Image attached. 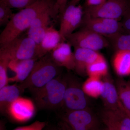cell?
<instances>
[{"instance_id": "1", "label": "cell", "mask_w": 130, "mask_h": 130, "mask_svg": "<svg viewBox=\"0 0 130 130\" xmlns=\"http://www.w3.org/2000/svg\"><path fill=\"white\" fill-rule=\"evenodd\" d=\"M56 0H40L14 13L0 35V45L21 35L38 16L54 7Z\"/></svg>"}, {"instance_id": "2", "label": "cell", "mask_w": 130, "mask_h": 130, "mask_svg": "<svg viewBox=\"0 0 130 130\" xmlns=\"http://www.w3.org/2000/svg\"><path fill=\"white\" fill-rule=\"evenodd\" d=\"M66 85L64 76L61 74L44 86L29 91L39 109L57 110L61 109Z\"/></svg>"}, {"instance_id": "3", "label": "cell", "mask_w": 130, "mask_h": 130, "mask_svg": "<svg viewBox=\"0 0 130 130\" xmlns=\"http://www.w3.org/2000/svg\"><path fill=\"white\" fill-rule=\"evenodd\" d=\"M62 67L52 59L50 53L38 59L35 62L28 77L19 83L22 93L26 89L30 90L44 86L54 78L62 74Z\"/></svg>"}, {"instance_id": "4", "label": "cell", "mask_w": 130, "mask_h": 130, "mask_svg": "<svg viewBox=\"0 0 130 130\" xmlns=\"http://www.w3.org/2000/svg\"><path fill=\"white\" fill-rule=\"evenodd\" d=\"M66 88L61 109L63 112L89 109L88 100L77 78L71 73L64 75Z\"/></svg>"}, {"instance_id": "5", "label": "cell", "mask_w": 130, "mask_h": 130, "mask_svg": "<svg viewBox=\"0 0 130 130\" xmlns=\"http://www.w3.org/2000/svg\"><path fill=\"white\" fill-rule=\"evenodd\" d=\"M36 46L35 42L27 35H21L0 45V54L8 56L11 60L37 59Z\"/></svg>"}, {"instance_id": "6", "label": "cell", "mask_w": 130, "mask_h": 130, "mask_svg": "<svg viewBox=\"0 0 130 130\" xmlns=\"http://www.w3.org/2000/svg\"><path fill=\"white\" fill-rule=\"evenodd\" d=\"M60 118L69 130H98L101 127L97 116L90 109L63 112Z\"/></svg>"}, {"instance_id": "7", "label": "cell", "mask_w": 130, "mask_h": 130, "mask_svg": "<svg viewBox=\"0 0 130 130\" xmlns=\"http://www.w3.org/2000/svg\"><path fill=\"white\" fill-rule=\"evenodd\" d=\"M66 40L74 48H85L96 51L109 45V42L105 37L84 28L73 32Z\"/></svg>"}, {"instance_id": "8", "label": "cell", "mask_w": 130, "mask_h": 130, "mask_svg": "<svg viewBox=\"0 0 130 130\" xmlns=\"http://www.w3.org/2000/svg\"><path fill=\"white\" fill-rule=\"evenodd\" d=\"M130 7V0H107L98 6L86 7L84 14L119 20L122 19Z\"/></svg>"}, {"instance_id": "9", "label": "cell", "mask_w": 130, "mask_h": 130, "mask_svg": "<svg viewBox=\"0 0 130 130\" xmlns=\"http://www.w3.org/2000/svg\"><path fill=\"white\" fill-rule=\"evenodd\" d=\"M84 28L105 37L123 32L121 22L119 20L105 18L91 17L84 14L81 25Z\"/></svg>"}, {"instance_id": "10", "label": "cell", "mask_w": 130, "mask_h": 130, "mask_svg": "<svg viewBox=\"0 0 130 130\" xmlns=\"http://www.w3.org/2000/svg\"><path fill=\"white\" fill-rule=\"evenodd\" d=\"M84 13L83 8L81 5L68 4L60 16V23L59 31L63 41L81 26Z\"/></svg>"}, {"instance_id": "11", "label": "cell", "mask_w": 130, "mask_h": 130, "mask_svg": "<svg viewBox=\"0 0 130 130\" xmlns=\"http://www.w3.org/2000/svg\"><path fill=\"white\" fill-rule=\"evenodd\" d=\"M35 113V105L32 100L20 96L8 107L6 115L13 121L23 123L31 119Z\"/></svg>"}, {"instance_id": "12", "label": "cell", "mask_w": 130, "mask_h": 130, "mask_svg": "<svg viewBox=\"0 0 130 130\" xmlns=\"http://www.w3.org/2000/svg\"><path fill=\"white\" fill-rule=\"evenodd\" d=\"M56 16L54 7L38 16L27 30V35L38 45L50 26L51 19Z\"/></svg>"}, {"instance_id": "13", "label": "cell", "mask_w": 130, "mask_h": 130, "mask_svg": "<svg viewBox=\"0 0 130 130\" xmlns=\"http://www.w3.org/2000/svg\"><path fill=\"white\" fill-rule=\"evenodd\" d=\"M71 47L67 42H62L50 52L54 62L59 66L68 70H74L75 68L74 54Z\"/></svg>"}, {"instance_id": "14", "label": "cell", "mask_w": 130, "mask_h": 130, "mask_svg": "<svg viewBox=\"0 0 130 130\" xmlns=\"http://www.w3.org/2000/svg\"><path fill=\"white\" fill-rule=\"evenodd\" d=\"M107 75L104 77V79L102 81L100 96L101 97L106 109L115 111L120 108V101L116 86Z\"/></svg>"}, {"instance_id": "15", "label": "cell", "mask_w": 130, "mask_h": 130, "mask_svg": "<svg viewBox=\"0 0 130 130\" xmlns=\"http://www.w3.org/2000/svg\"><path fill=\"white\" fill-rule=\"evenodd\" d=\"M74 71L80 76L86 74V68L91 63L103 56L98 51L83 48H74Z\"/></svg>"}, {"instance_id": "16", "label": "cell", "mask_w": 130, "mask_h": 130, "mask_svg": "<svg viewBox=\"0 0 130 130\" xmlns=\"http://www.w3.org/2000/svg\"><path fill=\"white\" fill-rule=\"evenodd\" d=\"M63 41L59 30L53 26L48 28L41 41L36 46V56L38 59L50 53Z\"/></svg>"}, {"instance_id": "17", "label": "cell", "mask_w": 130, "mask_h": 130, "mask_svg": "<svg viewBox=\"0 0 130 130\" xmlns=\"http://www.w3.org/2000/svg\"><path fill=\"white\" fill-rule=\"evenodd\" d=\"M38 59L12 60L9 62V68L15 73L13 76L9 78V83H20L24 81L30 74L35 62Z\"/></svg>"}, {"instance_id": "18", "label": "cell", "mask_w": 130, "mask_h": 130, "mask_svg": "<svg viewBox=\"0 0 130 130\" xmlns=\"http://www.w3.org/2000/svg\"><path fill=\"white\" fill-rule=\"evenodd\" d=\"M101 119L103 122L109 123L117 130H130V117L120 107L115 111L105 109Z\"/></svg>"}, {"instance_id": "19", "label": "cell", "mask_w": 130, "mask_h": 130, "mask_svg": "<svg viewBox=\"0 0 130 130\" xmlns=\"http://www.w3.org/2000/svg\"><path fill=\"white\" fill-rule=\"evenodd\" d=\"M22 92L16 84L6 85L0 89V111L6 115L8 107L20 96Z\"/></svg>"}, {"instance_id": "20", "label": "cell", "mask_w": 130, "mask_h": 130, "mask_svg": "<svg viewBox=\"0 0 130 130\" xmlns=\"http://www.w3.org/2000/svg\"><path fill=\"white\" fill-rule=\"evenodd\" d=\"M114 69L120 76L130 75V51L118 50L113 60Z\"/></svg>"}, {"instance_id": "21", "label": "cell", "mask_w": 130, "mask_h": 130, "mask_svg": "<svg viewBox=\"0 0 130 130\" xmlns=\"http://www.w3.org/2000/svg\"><path fill=\"white\" fill-rule=\"evenodd\" d=\"M108 73L107 64L103 56L89 65L86 68V74L89 77L101 78L107 76Z\"/></svg>"}, {"instance_id": "22", "label": "cell", "mask_w": 130, "mask_h": 130, "mask_svg": "<svg viewBox=\"0 0 130 130\" xmlns=\"http://www.w3.org/2000/svg\"><path fill=\"white\" fill-rule=\"evenodd\" d=\"M102 85L100 78L89 77L82 85V88L87 95L96 98L100 96Z\"/></svg>"}, {"instance_id": "23", "label": "cell", "mask_w": 130, "mask_h": 130, "mask_svg": "<svg viewBox=\"0 0 130 130\" xmlns=\"http://www.w3.org/2000/svg\"><path fill=\"white\" fill-rule=\"evenodd\" d=\"M116 88L120 100L123 106L130 111V83L123 79L116 81Z\"/></svg>"}, {"instance_id": "24", "label": "cell", "mask_w": 130, "mask_h": 130, "mask_svg": "<svg viewBox=\"0 0 130 130\" xmlns=\"http://www.w3.org/2000/svg\"><path fill=\"white\" fill-rule=\"evenodd\" d=\"M107 38L117 51H130V34L119 32Z\"/></svg>"}, {"instance_id": "25", "label": "cell", "mask_w": 130, "mask_h": 130, "mask_svg": "<svg viewBox=\"0 0 130 130\" xmlns=\"http://www.w3.org/2000/svg\"><path fill=\"white\" fill-rule=\"evenodd\" d=\"M11 61L8 56L0 54V89L7 85L9 83L7 71Z\"/></svg>"}, {"instance_id": "26", "label": "cell", "mask_w": 130, "mask_h": 130, "mask_svg": "<svg viewBox=\"0 0 130 130\" xmlns=\"http://www.w3.org/2000/svg\"><path fill=\"white\" fill-rule=\"evenodd\" d=\"M12 8L5 3L0 1V26H6L13 16Z\"/></svg>"}, {"instance_id": "27", "label": "cell", "mask_w": 130, "mask_h": 130, "mask_svg": "<svg viewBox=\"0 0 130 130\" xmlns=\"http://www.w3.org/2000/svg\"><path fill=\"white\" fill-rule=\"evenodd\" d=\"M11 8L22 9L29 6L40 0H0Z\"/></svg>"}, {"instance_id": "28", "label": "cell", "mask_w": 130, "mask_h": 130, "mask_svg": "<svg viewBox=\"0 0 130 130\" xmlns=\"http://www.w3.org/2000/svg\"><path fill=\"white\" fill-rule=\"evenodd\" d=\"M68 0H56L54 10L56 16L59 14L60 16L64 11L68 4Z\"/></svg>"}, {"instance_id": "29", "label": "cell", "mask_w": 130, "mask_h": 130, "mask_svg": "<svg viewBox=\"0 0 130 130\" xmlns=\"http://www.w3.org/2000/svg\"><path fill=\"white\" fill-rule=\"evenodd\" d=\"M121 23L124 33L130 34V7L122 18Z\"/></svg>"}, {"instance_id": "30", "label": "cell", "mask_w": 130, "mask_h": 130, "mask_svg": "<svg viewBox=\"0 0 130 130\" xmlns=\"http://www.w3.org/2000/svg\"><path fill=\"white\" fill-rule=\"evenodd\" d=\"M107 0H86L85 2L86 7L95 6L101 5Z\"/></svg>"}, {"instance_id": "31", "label": "cell", "mask_w": 130, "mask_h": 130, "mask_svg": "<svg viewBox=\"0 0 130 130\" xmlns=\"http://www.w3.org/2000/svg\"><path fill=\"white\" fill-rule=\"evenodd\" d=\"M32 128V124L25 126H20L13 130H31Z\"/></svg>"}, {"instance_id": "32", "label": "cell", "mask_w": 130, "mask_h": 130, "mask_svg": "<svg viewBox=\"0 0 130 130\" xmlns=\"http://www.w3.org/2000/svg\"><path fill=\"white\" fill-rule=\"evenodd\" d=\"M103 123H104V124H105L106 130H117L112 125L109 123L106 122H103Z\"/></svg>"}, {"instance_id": "33", "label": "cell", "mask_w": 130, "mask_h": 130, "mask_svg": "<svg viewBox=\"0 0 130 130\" xmlns=\"http://www.w3.org/2000/svg\"><path fill=\"white\" fill-rule=\"evenodd\" d=\"M120 107H121V108L123 109V110L127 114L128 116H129L130 117V111L129 110H128V109H127V108H126L125 107L123 106V104L121 103V101H120Z\"/></svg>"}, {"instance_id": "34", "label": "cell", "mask_w": 130, "mask_h": 130, "mask_svg": "<svg viewBox=\"0 0 130 130\" xmlns=\"http://www.w3.org/2000/svg\"><path fill=\"white\" fill-rule=\"evenodd\" d=\"M81 0H71L70 2H69V4H71V5H78L79 2Z\"/></svg>"}, {"instance_id": "35", "label": "cell", "mask_w": 130, "mask_h": 130, "mask_svg": "<svg viewBox=\"0 0 130 130\" xmlns=\"http://www.w3.org/2000/svg\"><path fill=\"white\" fill-rule=\"evenodd\" d=\"M59 124H60V125L61 126V127H62V128H63V130H69L67 128L66 126L64 125V124H63V123H61V122H60Z\"/></svg>"}, {"instance_id": "36", "label": "cell", "mask_w": 130, "mask_h": 130, "mask_svg": "<svg viewBox=\"0 0 130 130\" xmlns=\"http://www.w3.org/2000/svg\"><path fill=\"white\" fill-rule=\"evenodd\" d=\"M98 130H106V127H105V128H102L101 127V128H100V129H99Z\"/></svg>"}, {"instance_id": "37", "label": "cell", "mask_w": 130, "mask_h": 130, "mask_svg": "<svg viewBox=\"0 0 130 130\" xmlns=\"http://www.w3.org/2000/svg\"><path fill=\"white\" fill-rule=\"evenodd\" d=\"M48 130H54V127L50 128V129H49Z\"/></svg>"}]
</instances>
